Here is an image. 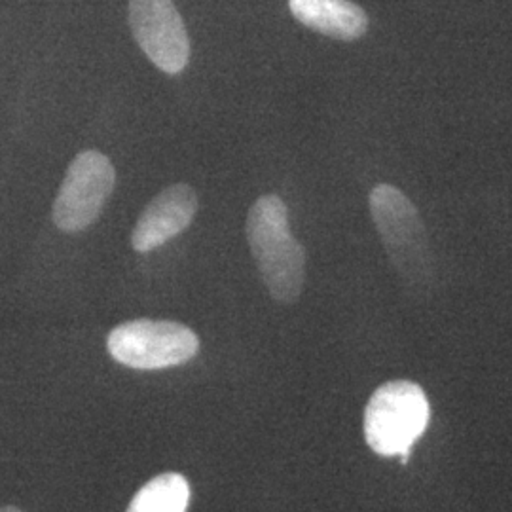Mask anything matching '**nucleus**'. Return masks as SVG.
<instances>
[{
	"instance_id": "1",
	"label": "nucleus",
	"mask_w": 512,
	"mask_h": 512,
	"mask_svg": "<svg viewBox=\"0 0 512 512\" xmlns=\"http://www.w3.org/2000/svg\"><path fill=\"white\" fill-rule=\"evenodd\" d=\"M247 239L260 277L275 302L294 304L306 283V251L294 238L285 202L266 194L247 217Z\"/></svg>"
},
{
	"instance_id": "2",
	"label": "nucleus",
	"mask_w": 512,
	"mask_h": 512,
	"mask_svg": "<svg viewBox=\"0 0 512 512\" xmlns=\"http://www.w3.org/2000/svg\"><path fill=\"white\" fill-rule=\"evenodd\" d=\"M370 213L395 270L412 287L433 281V255L420 211L397 186L378 184L370 192Z\"/></svg>"
},
{
	"instance_id": "3",
	"label": "nucleus",
	"mask_w": 512,
	"mask_h": 512,
	"mask_svg": "<svg viewBox=\"0 0 512 512\" xmlns=\"http://www.w3.org/2000/svg\"><path fill=\"white\" fill-rule=\"evenodd\" d=\"M429 401L420 385L393 380L380 385L365 408L366 444L378 456H401L408 461L410 448L429 423Z\"/></svg>"
},
{
	"instance_id": "4",
	"label": "nucleus",
	"mask_w": 512,
	"mask_h": 512,
	"mask_svg": "<svg viewBox=\"0 0 512 512\" xmlns=\"http://www.w3.org/2000/svg\"><path fill=\"white\" fill-rule=\"evenodd\" d=\"M107 349L116 363L133 370H162L192 361L200 338L175 321L135 319L110 330Z\"/></svg>"
},
{
	"instance_id": "5",
	"label": "nucleus",
	"mask_w": 512,
	"mask_h": 512,
	"mask_svg": "<svg viewBox=\"0 0 512 512\" xmlns=\"http://www.w3.org/2000/svg\"><path fill=\"white\" fill-rule=\"evenodd\" d=\"M116 184L114 165L99 150L80 152L69 165L54 202L55 226L82 232L99 219Z\"/></svg>"
},
{
	"instance_id": "6",
	"label": "nucleus",
	"mask_w": 512,
	"mask_h": 512,
	"mask_svg": "<svg viewBox=\"0 0 512 512\" xmlns=\"http://www.w3.org/2000/svg\"><path fill=\"white\" fill-rule=\"evenodd\" d=\"M129 27L162 73H183L190 61V38L173 0H129Z\"/></svg>"
},
{
	"instance_id": "7",
	"label": "nucleus",
	"mask_w": 512,
	"mask_h": 512,
	"mask_svg": "<svg viewBox=\"0 0 512 512\" xmlns=\"http://www.w3.org/2000/svg\"><path fill=\"white\" fill-rule=\"evenodd\" d=\"M198 211V196L188 184H173L162 190L137 220L131 245L137 253H150L165 241L179 236Z\"/></svg>"
},
{
	"instance_id": "8",
	"label": "nucleus",
	"mask_w": 512,
	"mask_h": 512,
	"mask_svg": "<svg viewBox=\"0 0 512 512\" xmlns=\"http://www.w3.org/2000/svg\"><path fill=\"white\" fill-rule=\"evenodd\" d=\"M289 10L298 23L334 40H359L368 31L365 10L351 0H289Z\"/></svg>"
},
{
	"instance_id": "9",
	"label": "nucleus",
	"mask_w": 512,
	"mask_h": 512,
	"mask_svg": "<svg viewBox=\"0 0 512 512\" xmlns=\"http://www.w3.org/2000/svg\"><path fill=\"white\" fill-rule=\"evenodd\" d=\"M190 482L181 473H162L148 480L133 495L126 512H186L190 505Z\"/></svg>"
},
{
	"instance_id": "10",
	"label": "nucleus",
	"mask_w": 512,
	"mask_h": 512,
	"mask_svg": "<svg viewBox=\"0 0 512 512\" xmlns=\"http://www.w3.org/2000/svg\"><path fill=\"white\" fill-rule=\"evenodd\" d=\"M0 512H23L21 509H18V507H0Z\"/></svg>"
}]
</instances>
